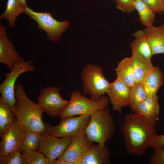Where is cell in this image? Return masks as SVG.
Returning <instances> with one entry per match:
<instances>
[{
	"label": "cell",
	"mask_w": 164,
	"mask_h": 164,
	"mask_svg": "<svg viewBox=\"0 0 164 164\" xmlns=\"http://www.w3.org/2000/svg\"><path fill=\"white\" fill-rule=\"evenodd\" d=\"M157 121L137 113H132L125 117L121 129L128 154L141 156L145 153L157 134Z\"/></svg>",
	"instance_id": "obj_1"
},
{
	"label": "cell",
	"mask_w": 164,
	"mask_h": 164,
	"mask_svg": "<svg viewBox=\"0 0 164 164\" xmlns=\"http://www.w3.org/2000/svg\"><path fill=\"white\" fill-rule=\"evenodd\" d=\"M16 102L13 108L17 122L26 132L40 134L46 129L42 117L45 112L38 104L32 101L26 95L21 84L15 88Z\"/></svg>",
	"instance_id": "obj_2"
},
{
	"label": "cell",
	"mask_w": 164,
	"mask_h": 164,
	"mask_svg": "<svg viewBox=\"0 0 164 164\" xmlns=\"http://www.w3.org/2000/svg\"><path fill=\"white\" fill-rule=\"evenodd\" d=\"M85 132L89 141L99 144H105L112 137L115 124L108 108L99 109L90 115Z\"/></svg>",
	"instance_id": "obj_3"
},
{
	"label": "cell",
	"mask_w": 164,
	"mask_h": 164,
	"mask_svg": "<svg viewBox=\"0 0 164 164\" xmlns=\"http://www.w3.org/2000/svg\"><path fill=\"white\" fill-rule=\"evenodd\" d=\"M80 78L83 93L94 100L100 99L106 93L111 83L105 78L102 67L97 64H86L83 69Z\"/></svg>",
	"instance_id": "obj_4"
},
{
	"label": "cell",
	"mask_w": 164,
	"mask_h": 164,
	"mask_svg": "<svg viewBox=\"0 0 164 164\" xmlns=\"http://www.w3.org/2000/svg\"><path fill=\"white\" fill-rule=\"evenodd\" d=\"M66 107L59 116L60 118L76 115H90L97 110L106 107L109 99L104 95L99 100L94 101L81 94L80 91L73 92Z\"/></svg>",
	"instance_id": "obj_5"
},
{
	"label": "cell",
	"mask_w": 164,
	"mask_h": 164,
	"mask_svg": "<svg viewBox=\"0 0 164 164\" xmlns=\"http://www.w3.org/2000/svg\"><path fill=\"white\" fill-rule=\"evenodd\" d=\"M24 13L37 22L39 29L46 32L49 39L54 42L58 40L70 25L68 21H58L50 12H35L27 6Z\"/></svg>",
	"instance_id": "obj_6"
},
{
	"label": "cell",
	"mask_w": 164,
	"mask_h": 164,
	"mask_svg": "<svg viewBox=\"0 0 164 164\" xmlns=\"http://www.w3.org/2000/svg\"><path fill=\"white\" fill-rule=\"evenodd\" d=\"M90 115L77 117L67 116L61 118L57 125H51L45 123L46 129L53 135L60 137H73L85 130L89 122Z\"/></svg>",
	"instance_id": "obj_7"
},
{
	"label": "cell",
	"mask_w": 164,
	"mask_h": 164,
	"mask_svg": "<svg viewBox=\"0 0 164 164\" xmlns=\"http://www.w3.org/2000/svg\"><path fill=\"white\" fill-rule=\"evenodd\" d=\"M35 70L31 60L25 61L23 60L17 64L10 73H4L5 79L0 85L1 96L12 108L16 102L15 88L17 78L24 73Z\"/></svg>",
	"instance_id": "obj_8"
},
{
	"label": "cell",
	"mask_w": 164,
	"mask_h": 164,
	"mask_svg": "<svg viewBox=\"0 0 164 164\" xmlns=\"http://www.w3.org/2000/svg\"><path fill=\"white\" fill-rule=\"evenodd\" d=\"M57 87L43 88L37 98L38 104L50 116L56 117L65 109L69 101L63 99Z\"/></svg>",
	"instance_id": "obj_9"
},
{
	"label": "cell",
	"mask_w": 164,
	"mask_h": 164,
	"mask_svg": "<svg viewBox=\"0 0 164 164\" xmlns=\"http://www.w3.org/2000/svg\"><path fill=\"white\" fill-rule=\"evenodd\" d=\"M41 135L42 139L39 151L50 160L58 159L60 157L69 145L72 137L60 138L46 130Z\"/></svg>",
	"instance_id": "obj_10"
},
{
	"label": "cell",
	"mask_w": 164,
	"mask_h": 164,
	"mask_svg": "<svg viewBox=\"0 0 164 164\" xmlns=\"http://www.w3.org/2000/svg\"><path fill=\"white\" fill-rule=\"evenodd\" d=\"M93 144L87 139L84 131L72 137L69 145L58 159L70 164H80L85 153Z\"/></svg>",
	"instance_id": "obj_11"
},
{
	"label": "cell",
	"mask_w": 164,
	"mask_h": 164,
	"mask_svg": "<svg viewBox=\"0 0 164 164\" xmlns=\"http://www.w3.org/2000/svg\"><path fill=\"white\" fill-rule=\"evenodd\" d=\"M26 132L17 120L2 137L0 142V156L21 151Z\"/></svg>",
	"instance_id": "obj_12"
},
{
	"label": "cell",
	"mask_w": 164,
	"mask_h": 164,
	"mask_svg": "<svg viewBox=\"0 0 164 164\" xmlns=\"http://www.w3.org/2000/svg\"><path fill=\"white\" fill-rule=\"evenodd\" d=\"M130 90V87L118 78L111 83L106 93L113 110L121 113L122 108L129 105Z\"/></svg>",
	"instance_id": "obj_13"
},
{
	"label": "cell",
	"mask_w": 164,
	"mask_h": 164,
	"mask_svg": "<svg viewBox=\"0 0 164 164\" xmlns=\"http://www.w3.org/2000/svg\"><path fill=\"white\" fill-rule=\"evenodd\" d=\"M5 26L0 24V62L7 65L12 71L16 65L24 60L15 49L13 43L7 37Z\"/></svg>",
	"instance_id": "obj_14"
},
{
	"label": "cell",
	"mask_w": 164,
	"mask_h": 164,
	"mask_svg": "<svg viewBox=\"0 0 164 164\" xmlns=\"http://www.w3.org/2000/svg\"><path fill=\"white\" fill-rule=\"evenodd\" d=\"M110 154L105 144L94 143L85 153L80 164H110Z\"/></svg>",
	"instance_id": "obj_15"
},
{
	"label": "cell",
	"mask_w": 164,
	"mask_h": 164,
	"mask_svg": "<svg viewBox=\"0 0 164 164\" xmlns=\"http://www.w3.org/2000/svg\"><path fill=\"white\" fill-rule=\"evenodd\" d=\"M143 31L150 46L152 56L164 54V25L159 27L153 25L146 27Z\"/></svg>",
	"instance_id": "obj_16"
},
{
	"label": "cell",
	"mask_w": 164,
	"mask_h": 164,
	"mask_svg": "<svg viewBox=\"0 0 164 164\" xmlns=\"http://www.w3.org/2000/svg\"><path fill=\"white\" fill-rule=\"evenodd\" d=\"M131 57L135 83H142L147 74L155 67L151 61L136 52L132 51Z\"/></svg>",
	"instance_id": "obj_17"
},
{
	"label": "cell",
	"mask_w": 164,
	"mask_h": 164,
	"mask_svg": "<svg viewBox=\"0 0 164 164\" xmlns=\"http://www.w3.org/2000/svg\"><path fill=\"white\" fill-rule=\"evenodd\" d=\"M160 107L157 95L148 96L138 104L136 113L144 117L158 121Z\"/></svg>",
	"instance_id": "obj_18"
},
{
	"label": "cell",
	"mask_w": 164,
	"mask_h": 164,
	"mask_svg": "<svg viewBox=\"0 0 164 164\" xmlns=\"http://www.w3.org/2000/svg\"><path fill=\"white\" fill-rule=\"evenodd\" d=\"M163 82L162 73L159 66L155 67L147 74L142 82L147 96L156 95Z\"/></svg>",
	"instance_id": "obj_19"
},
{
	"label": "cell",
	"mask_w": 164,
	"mask_h": 164,
	"mask_svg": "<svg viewBox=\"0 0 164 164\" xmlns=\"http://www.w3.org/2000/svg\"><path fill=\"white\" fill-rule=\"evenodd\" d=\"M12 107L0 97V136L2 137L16 121Z\"/></svg>",
	"instance_id": "obj_20"
},
{
	"label": "cell",
	"mask_w": 164,
	"mask_h": 164,
	"mask_svg": "<svg viewBox=\"0 0 164 164\" xmlns=\"http://www.w3.org/2000/svg\"><path fill=\"white\" fill-rule=\"evenodd\" d=\"M115 71L117 78L130 87L136 83L132 57L124 58L117 65Z\"/></svg>",
	"instance_id": "obj_21"
},
{
	"label": "cell",
	"mask_w": 164,
	"mask_h": 164,
	"mask_svg": "<svg viewBox=\"0 0 164 164\" xmlns=\"http://www.w3.org/2000/svg\"><path fill=\"white\" fill-rule=\"evenodd\" d=\"M133 36L135 39L130 43L132 51L136 52L146 59L151 61L152 53L143 30L136 31Z\"/></svg>",
	"instance_id": "obj_22"
},
{
	"label": "cell",
	"mask_w": 164,
	"mask_h": 164,
	"mask_svg": "<svg viewBox=\"0 0 164 164\" xmlns=\"http://www.w3.org/2000/svg\"><path fill=\"white\" fill-rule=\"evenodd\" d=\"M26 7L19 0H8L6 9L0 15V19L6 20L9 26L13 28L17 17L20 14L25 12Z\"/></svg>",
	"instance_id": "obj_23"
},
{
	"label": "cell",
	"mask_w": 164,
	"mask_h": 164,
	"mask_svg": "<svg viewBox=\"0 0 164 164\" xmlns=\"http://www.w3.org/2000/svg\"><path fill=\"white\" fill-rule=\"evenodd\" d=\"M135 9L138 12L139 21L143 26L147 27L153 25L155 21L156 12L142 0H135Z\"/></svg>",
	"instance_id": "obj_24"
},
{
	"label": "cell",
	"mask_w": 164,
	"mask_h": 164,
	"mask_svg": "<svg viewBox=\"0 0 164 164\" xmlns=\"http://www.w3.org/2000/svg\"><path fill=\"white\" fill-rule=\"evenodd\" d=\"M147 97L142 83H135L130 87L129 105L132 113H136L138 105Z\"/></svg>",
	"instance_id": "obj_25"
},
{
	"label": "cell",
	"mask_w": 164,
	"mask_h": 164,
	"mask_svg": "<svg viewBox=\"0 0 164 164\" xmlns=\"http://www.w3.org/2000/svg\"><path fill=\"white\" fill-rule=\"evenodd\" d=\"M41 139V134L33 132H26L22 151H36L39 147Z\"/></svg>",
	"instance_id": "obj_26"
},
{
	"label": "cell",
	"mask_w": 164,
	"mask_h": 164,
	"mask_svg": "<svg viewBox=\"0 0 164 164\" xmlns=\"http://www.w3.org/2000/svg\"><path fill=\"white\" fill-rule=\"evenodd\" d=\"M22 155L25 164H49V160L36 151L23 152Z\"/></svg>",
	"instance_id": "obj_27"
},
{
	"label": "cell",
	"mask_w": 164,
	"mask_h": 164,
	"mask_svg": "<svg viewBox=\"0 0 164 164\" xmlns=\"http://www.w3.org/2000/svg\"><path fill=\"white\" fill-rule=\"evenodd\" d=\"M0 164H25L21 151L0 156Z\"/></svg>",
	"instance_id": "obj_28"
},
{
	"label": "cell",
	"mask_w": 164,
	"mask_h": 164,
	"mask_svg": "<svg viewBox=\"0 0 164 164\" xmlns=\"http://www.w3.org/2000/svg\"><path fill=\"white\" fill-rule=\"evenodd\" d=\"M135 0H115L116 8L128 14L131 13L135 9Z\"/></svg>",
	"instance_id": "obj_29"
},
{
	"label": "cell",
	"mask_w": 164,
	"mask_h": 164,
	"mask_svg": "<svg viewBox=\"0 0 164 164\" xmlns=\"http://www.w3.org/2000/svg\"><path fill=\"white\" fill-rule=\"evenodd\" d=\"M150 164H164V147L153 149V153L149 159Z\"/></svg>",
	"instance_id": "obj_30"
},
{
	"label": "cell",
	"mask_w": 164,
	"mask_h": 164,
	"mask_svg": "<svg viewBox=\"0 0 164 164\" xmlns=\"http://www.w3.org/2000/svg\"><path fill=\"white\" fill-rule=\"evenodd\" d=\"M148 6L156 12L161 14L164 9L162 0H142Z\"/></svg>",
	"instance_id": "obj_31"
},
{
	"label": "cell",
	"mask_w": 164,
	"mask_h": 164,
	"mask_svg": "<svg viewBox=\"0 0 164 164\" xmlns=\"http://www.w3.org/2000/svg\"><path fill=\"white\" fill-rule=\"evenodd\" d=\"M150 147L158 149L164 147V134L156 135L152 140Z\"/></svg>",
	"instance_id": "obj_32"
},
{
	"label": "cell",
	"mask_w": 164,
	"mask_h": 164,
	"mask_svg": "<svg viewBox=\"0 0 164 164\" xmlns=\"http://www.w3.org/2000/svg\"><path fill=\"white\" fill-rule=\"evenodd\" d=\"M49 164H70V163L68 162L58 159L52 160H49Z\"/></svg>",
	"instance_id": "obj_33"
},
{
	"label": "cell",
	"mask_w": 164,
	"mask_h": 164,
	"mask_svg": "<svg viewBox=\"0 0 164 164\" xmlns=\"http://www.w3.org/2000/svg\"><path fill=\"white\" fill-rule=\"evenodd\" d=\"M20 2L26 6H27L26 0H19Z\"/></svg>",
	"instance_id": "obj_34"
},
{
	"label": "cell",
	"mask_w": 164,
	"mask_h": 164,
	"mask_svg": "<svg viewBox=\"0 0 164 164\" xmlns=\"http://www.w3.org/2000/svg\"><path fill=\"white\" fill-rule=\"evenodd\" d=\"M163 0V4H164V0ZM163 12L164 13V11H163Z\"/></svg>",
	"instance_id": "obj_35"
}]
</instances>
